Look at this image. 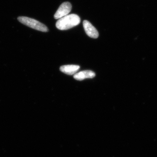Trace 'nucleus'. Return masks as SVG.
Returning a JSON list of instances; mask_svg holds the SVG:
<instances>
[{
  "label": "nucleus",
  "mask_w": 157,
  "mask_h": 157,
  "mask_svg": "<svg viewBox=\"0 0 157 157\" xmlns=\"http://www.w3.org/2000/svg\"><path fill=\"white\" fill-rule=\"evenodd\" d=\"M83 26L85 31L88 36L93 39H97L99 37V34L98 30L88 21H84Z\"/></svg>",
  "instance_id": "obj_4"
},
{
  "label": "nucleus",
  "mask_w": 157,
  "mask_h": 157,
  "mask_svg": "<svg viewBox=\"0 0 157 157\" xmlns=\"http://www.w3.org/2000/svg\"><path fill=\"white\" fill-rule=\"evenodd\" d=\"M80 18L76 14H68L59 19L56 23L57 28L60 30H66L78 25Z\"/></svg>",
  "instance_id": "obj_1"
},
{
  "label": "nucleus",
  "mask_w": 157,
  "mask_h": 157,
  "mask_svg": "<svg viewBox=\"0 0 157 157\" xmlns=\"http://www.w3.org/2000/svg\"><path fill=\"white\" fill-rule=\"evenodd\" d=\"M80 69V67L78 65H69L61 66L60 70L63 73L69 75H73L76 74Z\"/></svg>",
  "instance_id": "obj_6"
},
{
  "label": "nucleus",
  "mask_w": 157,
  "mask_h": 157,
  "mask_svg": "<svg viewBox=\"0 0 157 157\" xmlns=\"http://www.w3.org/2000/svg\"><path fill=\"white\" fill-rule=\"evenodd\" d=\"M96 76L94 72L91 70H85L74 74L73 77L76 80L82 81L88 78H93Z\"/></svg>",
  "instance_id": "obj_5"
},
{
  "label": "nucleus",
  "mask_w": 157,
  "mask_h": 157,
  "mask_svg": "<svg viewBox=\"0 0 157 157\" xmlns=\"http://www.w3.org/2000/svg\"><path fill=\"white\" fill-rule=\"evenodd\" d=\"M72 9V5L69 2H65L61 4L56 13L54 14V18L59 19L68 15Z\"/></svg>",
  "instance_id": "obj_3"
},
{
  "label": "nucleus",
  "mask_w": 157,
  "mask_h": 157,
  "mask_svg": "<svg viewBox=\"0 0 157 157\" xmlns=\"http://www.w3.org/2000/svg\"><path fill=\"white\" fill-rule=\"evenodd\" d=\"M19 22L34 29L42 32H48L47 27L36 20L30 17L21 16L17 18Z\"/></svg>",
  "instance_id": "obj_2"
}]
</instances>
